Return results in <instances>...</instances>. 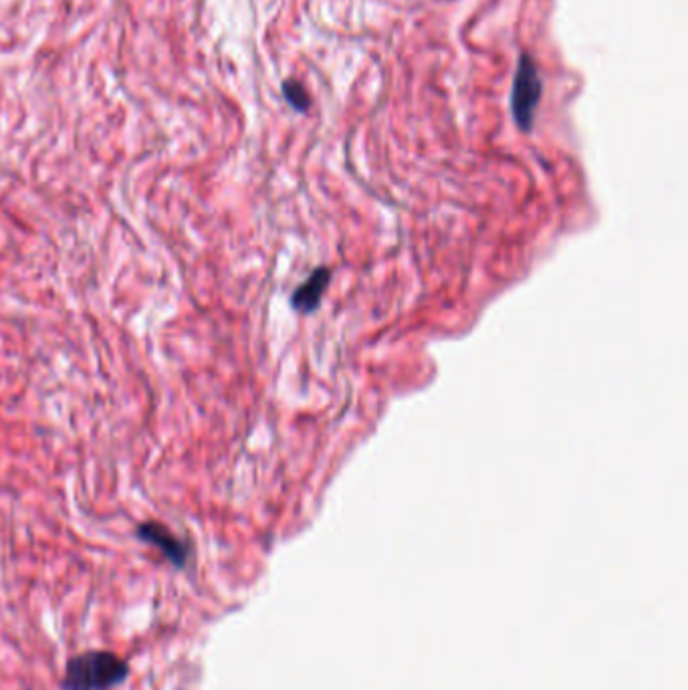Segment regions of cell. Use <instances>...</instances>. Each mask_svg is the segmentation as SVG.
I'll return each instance as SVG.
<instances>
[{
	"mask_svg": "<svg viewBox=\"0 0 688 690\" xmlns=\"http://www.w3.org/2000/svg\"><path fill=\"white\" fill-rule=\"evenodd\" d=\"M128 662L107 650H89L71 658L63 676V690H110L128 678Z\"/></svg>",
	"mask_w": 688,
	"mask_h": 690,
	"instance_id": "1",
	"label": "cell"
},
{
	"mask_svg": "<svg viewBox=\"0 0 688 690\" xmlns=\"http://www.w3.org/2000/svg\"><path fill=\"white\" fill-rule=\"evenodd\" d=\"M541 79L538 67L529 55H523L519 61V69L515 75V85L511 93V112L517 125L523 131L533 128V118L541 102Z\"/></svg>",
	"mask_w": 688,
	"mask_h": 690,
	"instance_id": "2",
	"label": "cell"
},
{
	"mask_svg": "<svg viewBox=\"0 0 688 690\" xmlns=\"http://www.w3.org/2000/svg\"><path fill=\"white\" fill-rule=\"evenodd\" d=\"M138 537L141 541L154 545V548L162 551L164 558L176 568H184L188 558H190V549H188V545H184L162 523H156V521L141 523L138 527Z\"/></svg>",
	"mask_w": 688,
	"mask_h": 690,
	"instance_id": "3",
	"label": "cell"
},
{
	"mask_svg": "<svg viewBox=\"0 0 688 690\" xmlns=\"http://www.w3.org/2000/svg\"><path fill=\"white\" fill-rule=\"evenodd\" d=\"M329 279H332V273H329V268L321 267V268H317V271H313L309 275V279L303 285H299L297 289H295L293 297H291L293 309L299 311V313L315 311L321 305V299H324L325 291H327Z\"/></svg>",
	"mask_w": 688,
	"mask_h": 690,
	"instance_id": "4",
	"label": "cell"
},
{
	"mask_svg": "<svg viewBox=\"0 0 688 690\" xmlns=\"http://www.w3.org/2000/svg\"><path fill=\"white\" fill-rule=\"evenodd\" d=\"M283 93H285V100H287L297 112H305L309 107L307 95H305V92H303V87L299 83H295V82L285 83Z\"/></svg>",
	"mask_w": 688,
	"mask_h": 690,
	"instance_id": "5",
	"label": "cell"
}]
</instances>
